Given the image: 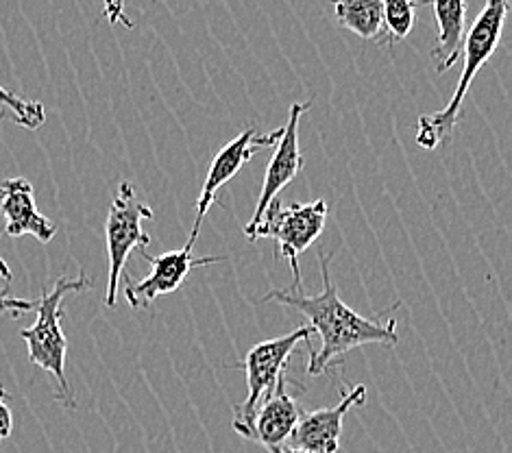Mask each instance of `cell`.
<instances>
[{"label": "cell", "mask_w": 512, "mask_h": 453, "mask_svg": "<svg viewBox=\"0 0 512 453\" xmlns=\"http://www.w3.org/2000/svg\"><path fill=\"white\" fill-rule=\"evenodd\" d=\"M329 262L332 255H321V275L323 290L321 295L306 297L295 290H268L260 303H282L292 310H299L310 321L314 334L321 336V349L310 351L308 373L323 375L332 362L343 358L345 353L360 349L364 345H384L395 347L397 336V318L386 316V321H373L364 318L356 310L343 303L329 275Z\"/></svg>", "instance_id": "obj_1"}, {"label": "cell", "mask_w": 512, "mask_h": 453, "mask_svg": "<svg viewBox=\"0 0 512 453\" xmlns=\"http://www.w3.org/2000/svg\"><path fill=\"white\" fill-rule=\"evenodd\" d=\"M508 11H510L508 0H486V5L482 7L478 18L473 20L469 33H465V38H462L465 68L460 72L454 96H451L449 103L441 109V112L419 118L417 144L423 146V149L428 151L436 149L438 144L454 133L462 103L467 99L475 75H478L486 61L495 55L499 42H502Z\"/></svg>", "instance_id": "obj_2"}, {"label": "cell", "mask_w": 512, "mask_h": 453, "mask_svg": "<svg viewBox=\"0 0 512 453\" xmlns=\"http://www.w3.org/2000/svg\"><path fill=\"white\" fill-rule=\"evenodd\" d=\"M90 288L92 281L85 275L77 279L59 277L53 290H44L42 297L35 301V312H38L35 323L20 332V338L27 342L29 360L57 379L59 388L55 397L66 408H77V399L66 377L68 342L62 329V301L70 292H85Z\"/></svg>", "instance_id": "obj_3"}, {"label": "cell", "mask_w": 512, "mask_h": 453, "mask_svg": "<svg viewBox=\"0 0 512 453\" xmlns=\"http://www.w3.org/2000/svg\"><path fill=\"white\" fill-rule=\"evenodd\" d=\"M327 220V203L316 199L312 203H290L284 205L275 199L268 205L260 225L255 227L247 238L251 242L260 238H271L277 244L279 255L288 262L292 271V290L301 292L299 257L306 253L314 240L323 234Z\"/></svg>", "instance_id": "obj_4"}, {"label": "cell", "mask_w": 512, "mask_h": 453, "mask_svg": "<svg viewBox=\"0 0 512 453\" xmlns=\"http://www.w3.org/2000/svg\"><path fill=\"white\" fill-rule=\"evenodd\" d=\"M153 218V210L140 201L133 183L123 181L116 190V197L109 205L105 220V242H107V292L105 305L114 308L120 277L125 273V264L133 249L146 251L151 244V236L146 234L142 223Z\"/></svg>", "instance_id": "obj_5"}, {"label": "cell", "mask_w": 512, "mask_h": 453, "mask_svg": "<svg viewBox=\"0 0 512 453\" xmlns=\"http://www.w3.org/2000/svg\"><path fill=\"white\" fill-rule=\"evenodd\" d=\"M312 334H314L312 327L306 325V327H297L295 332H290L286 336L264 340L247 353L245 362L238 364V369L247 373L249 395L245 401L234 406V421H231V427H234L236 432H240L242 427L249 425L255 408L260 406V401L268 395H273L277 384L286 377V366H288L290 355L295 353L299 342H306L310 347Z\"/></svg>", "instance_id": "obj_6"}, {"label": "cell", "mask_w": 512, "mask_h": 453, "mask_svg": "<svg viewBox=\"0 0 512 453\" xmlns=\"http://www.w3.org/2000/svg\"><path fill=\"white\" fill-rule=\"evenodd\" d=\"M282 133H284V127H279L271 133H264V136H260L258 129L249 125L245 131L240 133V136H236L234 140H229L223 146V149L214 155L210 168H207L205 181H203L201 197L197 201V216H194V223H192L190 238L186 242V247L194 249V242H197V238H199L203 220H205L207 212H210V207L214 205L216 194L221 192V188L227 186V183L234 179L240 173V170L245 168V164H249L251 159L258 155L260 151L273 149L277 140L282 138Z\"/></svg>", "instance_id": "obj_7"}, {"label": "cell", "mask_w": 512, "mask_h": 453, "mask_svg": "<svg viewBox=\"0 0 512 453\" xmlns=\"http://www.w3.org/2000/svg\"><path fill=\"white\" fill-rule=\"evenodd\" d=\"M142 257H146V262H151V273L146 275L140 281H133V284L125 286V295L131 308H149L160 297L173 295L175 290L184 286L186 277L190 271L199 266H210L225 262V255H203V257H194L190 247H184L179 251H168L164 255H146L140 251Z\"/></svg>", "instance_id": "obj_8"}, {"label": "cell", "mask_w": 512, "mask_h": 453, "mask_svg": "<svg viewBox=\"0 0 512 453\" xmlns=\"http://www.w3.org/2000/svg\"><path fill=\"white\" fill-rule=\"evenodd\" d=\"M310 107H312V101L295 103L290 107L288 122L284 125L282 138L277 140L275 153L271 157V162H268V166H266L260 199H258V205H255V212H253L251 220L245 227V236L251 234V231L260 225V220L266 214L268 205H271L277 199V194L282 192L290 181H295L303 170V155H301V146H299V122Z\"/></svg>", "instance_id": "obj_9"}, {"label": "cell", "mask_w": 512, "mask_h": 453, "mask_svg": "<svg viewBox=\"0 0 512 453\" xmlns=\"http://www.w3.org/2000/svg\"><path fill=\"white\" fill-rule=\"evenodd\" d=\"M364 403H367V386L356 384L351 390H343V397L334 408L303 412L288 440L290 447L308 453H338L347 412Z\"/></svg>", "instance_id": "obj_10"}, {"label": "cell", "mask_w": 512, "mask_h": 453, "mask_svg": "<svg viewBox=\"0 0 512 453\" xmlns=\"http://www.w3.org/2000/svg\"><path fill=\"white\" fill-rule=\"evenodd\" d=\"M301 414L303 410L299 408L297 399L288 395L284 377L273 390V395H268L260 401V406L255 408L249 425L242 427L238 434L251 440V443H258L268 453H282L292 432H295Z\"/></svg>", "instance_id": "obj_11"}, {"label": "cell", "mask_w": 512, "mask_h": 453, "mask_svg": "<svg viewBox=\"0 0 512 453\" xmlns=\"http://www.w3.org/2000/svg\"><path fill=\"white\" fill-rule=\"evenodd\" d=\"M0 212L5 216L3 234L11 238L35 236L46 244L57 234V225L38 210L31 181L24 177H11L0 183Z\"/></svg>", "instance_id": "obj_12"}, {"label": "cell", "mask_w": 512, "mask_h": 453, "mask_svg": "<svg viewBox=\"0 0 512 453\" xmlns=\"http://www.w3.org/2000/svg\"><path fill=\"white\" fill-rule=\"evenodd\" d=\"M434 7V18L438 24V40L434 46L436 70L447 72L456 64L460 55L462 38H465L467 3L465 0H430Z\"/></svg>", "instance_id": "obj_13"}, {"label": "cell", "mask_w": 512, "mask_h": 453, "mask_svg": "<svg viewBox=\"0 0 512 453\" xmlns=\"http://www.w3.org/2000/svg\"><path fill=\"white\" fill-rule=\"evenodd\" d=\"M340 27L356 33L362 40L380 38L384 31L382 0H332Z\"/></svg>", "instance_id": "obj_14"}, {"label": "cell", "mask_w": 512, "mask_h": 453, "mask_svg": "<svg viewBox=\"0 0 512 453\" xmlns=\"http://www.w3.org/2000/svg\"><path fill=\"white\" fill-rule=\"evenodd\" d=\"M0 107L9 112V116L14 118L16 125L24 129H40L46 122V109L38 101H27L18 96L16 92H9L7 88L0 85ZM5 112L0 114V118H5Z\"/></svg>", "instance_id": "obj_15"}, {"label": "cell", "mask_w": 512, "mask_h": 453, "mask_svg": "<svg viewBox=\"0 0 512 453\" xmlns=\"http://www.w3.org/2000/svg\"><path fill=\"white\" fill-rule=\"evenodd\" d=\"M384 27L393 35L395 42L406 40L414 27V3L412 0H382Z\"/></svg>", "instance_id": "obj_16"}, {"label": "cell", "mask_w": 512, "mask_h": 453, "mask_svg": "<svg viewBox=\"0 0 512 453\" xmlns=\"http://www.w3.org/2000/svg\"><path fill=\"white\" fill-rule=\"evenodd\" d=\"M35 310V301H24L9 297L7 292H0V314H9V316H22L24 312Z\"/></svg>", "instance_id": "obj_17"}, {"label": "cell", "mask_w": 512, "mask_h": 453, "mask_svg": "<svg viewBox=\"0 0 512 453\" xmlns=\"http://www.w3.org/2000/svg\"><path fill=\"white\" fill-rule=\"evenodd\" d=\"M103 9H105V18L112 24H123L127 29L133 27V22L127 18L125 0H103Z\"/></svg>", "instance_id": "obj_18"}, {"label": "cell", "mask_w": 512, "mask_h": 453, "mask_svg": "<svg viewBox=\"0 0 512 453\" xmlns=\"http://www.w3.org/2000/svg\"><path fill=\"white\" fill-rule=\"evenodd\" d=\"M9 395L5 388H0V440H7L14 432V414L9 408Z\"/></svg>", "instance_id": "obj_19"}, {"label": "cell", "mask_w": 512, "mask_h": 453, "mask_svg": "<svg viewBox=\"0 0 512 453\" xmlns=\"http://www.w3.org/2000/svg\"><path fill=\"white\" fill-rule=\"evenodd\" d=\"M0 279H5L7 284L11 279H14V273H11V268L7 266V262L3 260V257H0Z\"/></svg>", "instance_id": "obj_20"}, {"label": "cell", "mask_w": 512, "mask_h": 453, "mask_svg": "<svg viewBox=\"0 0 512 453\" xmlns=\"http://www.w3.org/2000/svg\"><path fill=\"white\" fill-rule=\"evenodd\" d=\"M282 453H308V451H303V449H295V447H284V451Z\"/></svg>", "instance_id": "obj_21"}, {"label": "cell", "mask_w": 512, "mask_h": 453, "mask_svg": "<svg viewBox=\"0 0 512 453\" xmlns=\"http://www.w3.org/2000/svg\"><path fill=\"white\" fill-rule=\"evenodd\" d=\"M412 3H417V0H412Z\"/></svg>", "instance_id": "obj_22"}]
</instances>
